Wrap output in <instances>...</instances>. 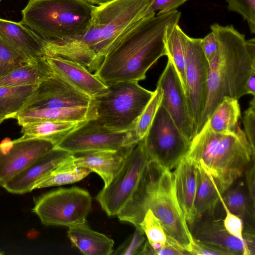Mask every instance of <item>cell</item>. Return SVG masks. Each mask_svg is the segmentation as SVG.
Listing matches in <instances>:
<instances>
[{
	"label": "cell",
	"instance_id": "cell-8",
	"mask_svg": "<svg viewBox=\"0 0 255 255\" xmlns=\"http://www.w3.org/2000/svg\"><path fill=\"white\" fill-rule=\"evenodd\" d=\"M92 207L87 190L77 187L59 188L37 198L32 209L45 226L68 228L84 224Z\"/></svg>",
	"mask_w": 255,
	"mask_h": 255
},
{
	"label": "cell",
	"instance_id": "cell-2",
	"mask_svg": "<svg viewBox=\"0 0 255 255\" xmlns=\"http://www.w3.org/2000/svg\"><path fill=\"white\" fill-rule=\"evenodd\" d=\"M151 0H114L96 6L89 26L80 38L62 44L45 42L44 56L78 62L90 72L96 71L118 37L143 17Z\"/></svg>",
	"mask_w": 255,
	"mask_h": 255
},
{
	"label": "cell",
	"instance_id": "cell-21",
	"mask_svg": "<svg viewBox=\"0 0 255 255\" xmlns=\"http://www.w3.org/2000/svg\"><path fill=\"white\" fill-rule=\"evenodd\" d=\"M173 172L178 201L188 226L194 221V202L198 185V169L185 157Z\"/></svg>",
	"mask_w": 255,
	"mask_h": 255
},
{
	"label": "cell",
	"instance_id": "cell-18",
	"mask_svg": "<svg viewBox=\"0 0 255 255\" xmlns=\"http://www.w3.org/2000/svg\"><path fill=\"white\" fill-rule=\"evenodd\" d=\"M44 58L54 73L92 98L107 90L108 86L81 64L58 57L44 56Z\"/></svg>",
	"mask_w": 255,
	"mask_h": 255
},
{
	"label": "cell",
	"instance_id": "cell-29",
	"mask_svg": "<svg viewBox=\"0 0 255 255\" xmlns=\"http://www.w3.org/2000/svg\"><path fill=\"white\" fill-rule=\"evenodd\" d=\"M221 199L229 210L241 218L243 221L254 222L255 209L253 208L248 192L244 183L232 184L222 194Z\"/></svg>",
	"mask_w": 255,
	"mask_h": 255
},
{
	"label": "cell",
	"instance_id": "cell-46",
	"mask_svg": "<svg viewBox=\"0 0 255 255\" xmlns=\"http://www.w3.org/2000/svg\"><path fill=\"white\" fill-rule=\"evenodd\" d=\"M5 119L2 117V116H0V125L5 120Z\"/></svg>",
	"mask_w": 255,
	"mask_h": 255
},
{
	"label": "cell",
	"instance_id": "cell-24",
	"mask_svg": "<svg viewBox=\"0 0 255 255\" xmlns=\"http://www.w3.org/2000/svg\"><path fill=\"white\" fill-rule=\"evenodd\" d=\"M86 121H44L24 124L21 126L22 135L19 138L44 139L53 142L56 146L69 133Z\"/></svg>",
	"mask_w": 255,
	"mask_h": 255
},
{
	"label": "cell",
	"instance_id": "cell-16",
	"mask_svg": "<svg viewBox=\"0 0 255 255\" xmlns=\"http://www.w3.org/2000/svg\"><path fill=\"white\" fill-rule=\"evenodd\" d=\"M73 154L54 147L33 161L3 187L14 194H24L34 190L35 185Z\"/></svg>",
	"mask_w": 255,
	"mask_h": 255
},
{
	"label": "cell",
	"instance_id": "cell-34",
	"mask_svg": "<svg viewBox=\"0 0 255 255\" xmlns=\"http://www.w3.org/2000/svg\"><path fill=\"white\" fill-rule=\"evenodd\" d=\"M27 63L0 36V78Z\"/></svg>",
	"mask_w": 255,
	"mask_h": 255
},
{
	"label": "cell",
	"instance_id": "cell-27",
	"mask_svg": "<svg viewBox=\"0 0 255 255\" xmlns=\"http://www.w3.org/2000/svg\"><path fill=\"white\" fill-rule=\"evenodd\" d=\"M53 72L42 59L19 66L0 78V86H15L40 83Z\"/></svg>",
	"mask_w": 255,
	"mask_h": 255
},
{
	"label": "cell",
	"instance_id": "cell-3",
	"mask_svg": "<svg viewBox=\"0 0 255 255\" xmlns=\"http://www.w3.org/2000/svg\"><path fill=\"white\" fill-rule=\"evenodd\" d=\"M210 28L218 51L209 64L207 99L196 134L225 96L238 100L246 94V82L255 70V38L246 39L232 25L215 23Z\"/></svg>",
	"mask_w": 255,
	"mask_h": 255
},
{
	"label": "cell",
	"instance_id": "cell-31",
	"mask_svg": "<svg viewBox=\"0 0 255 255\" xmlns=\"http://www.w3.org/2000/svg\"><path fill=\"white\" fill-rule=\"evenodd\" d=\"M182 31L178 23L170 25L166 30L165 44L166 56L172 63L186 95L185 62L181 39Z\"/></svg>",
	"mask_w": 255,
	"mask_h": 255
},
{
	"label": "cell",
	"instance_id": "cell-35",
	"mask_svg": "<svg viewBox=\"0 0 255 255\" xmlns=\"http://www.w3.org/2000/svg\"><path fill=\"white\" fill-rule=\"evenodd\" d=\"M144 234L140 228H135L119 247L114 250L113 255H139L146 242Z\"/></svg>",
	"mask_w": 255,
	"mask_h": 255
},
{
	"label": "cell",
	"instance_id": "cell-38",
	"mask_svg": "<svg viewBox=\"0 0 255 255\" xmlns=\"http://www.w3.org/2000/svg\"><path fill=\"white\" fill-rule=\"evenodd\" d=\"M244 131L251 148L255 153V97L250 102L243 117Z\"/></svg>",
	"mask_w": 255,
	"mask_h": 255
},
{
	"label": "cell",
	"instance_id": "cell-33",
	"mask_svg": "<svg viewBox=\"0 0 255 255\" xmlns=\"http://www.w3.org/2000/svg\"><path fill=\"white\" fill-rule=\"evenodd\" d=\"M139 227L156 255V252L165 243L167 237L160 220L148 209Z\"/></svg>",
	"mask_w": 255,
	"mask_h": 255
},
{
	"label": "cell",
	"instance_id": "cell-12",
	"mask_svg": "<svg viewBox=\"0 0 255 255\" xmlns=\"http://www.w3.org/2000/svg\"><path fill=\"white\" fill-rule=\"evenodd\" d=\"M181 39L185 62L186 96L196 134L207 99L209 63L202 49L201 38L190 37L182 30Z\"/></svg>",
	"mask_w": 255,
	"mask_h": 255
},
{
	"label": "cell",
	"instance_id": "cell-39",
	"mask_svg": "<svg viewBox=\"0 0 255 255\" xmlns=\"http://www.w3.org/2000/svg\"><path fill=\"white\" fill-rule=\"evenodd\" d=\"M188 0H151L143 13V17L158 11L156 15L168 13L175 10Z\"/></svg>",
	"mask_w": 255,
	"mask_h": 255
},
{
	"label": "cell",
	"instance_id": "cell-15",
	"mask_svg": "<svg viewBox=\"0 0 255 255\" xmlns=\"http://www.w3.org/2000/svg\"><path fill=\"white\" fill-rule=\"evenodd\" d=\"M157 85L163 91L161 104L182 134L190 141L195 134L194 122L181 81L169 59Z\"/></svg>",
	"mask_w": 255,
	"mask_h": 255
},
{
	"label": "cell",
	"instance_id": "cell-40",
	"mask_svg": "<svg viewBox=\"0 0 255 255\" xmlns=\"http://www.w3.org/2000/svg\"><path fill=\"white\" fill-rule=\"evenodd\" d=\"M191 246L192 255H231L227 251L193 239Z\"/></svg>",
	"mask_w": 255,
	"mask_h": 255
},
{
	"label": "cell",
	"instance_id": "cell-41",
	"mask_svg": "<svg viewBox=\"0 0 255 255\" xmlns=\"http://www.w3.org/2000/svg\"><path fill=\"white\" fill-rule=\"evenodd\" d=\"M201 45L204 54L209 64L215 57L218 51V44L212 31L201 38Z\"/></svg>",
	"mask_w": 255,
	"mask_h": 255
},
{
	"label": "cell",
	"instance_id": "cell-47",
	"mask_svg": "<svg viewBox=\"0 0 255 255\" xmlns=\"http://www.w3.org/2000/svg\"><path fill=\"white\" fill-rule=\"evenodd\" d=\"M1 1V0H0V3Z\"/></svg>",
	"mask_w": 255,
	"mask_h": 255
},
{
	"label": "cell",
	"instance_id": "cell-7",
	"mask_svg": "<svg viewBox=\"0 0 255 255\" xmlns=\"http://www.w3.org/2000/svg\"><path fill=\"white\" fill-rule=\"evenodd\" d=\"M108 86L103 94L95 98V121L114 131L134 129L136 122L152 98L154 91L137 82H120Z\"/></svg>",
	"mask_w": 255,
	"mask_h": 255
},
{
	"label": "cell",
	"instance_id": "cell-44",
	"mask_svg": "<svg viewBox=\"0 0 255 255\" xmlns=\"http://www.w3.org/2000/svg\"><path fill=\"white\" fill-rule=\"evenodd\" d=\"M245 91L246 94H251L255 96V70H254L248 78L246 85Z\"/></svg>",
	"mask_w": 255,
	"mask_h": 255
},
{
	"label": "cell",
	"instance_id": "cell-19",
	"mask_svg": "<svg viewBox=\"0 0 255 255\" xmlns=\"http://www.w3.org/2000/svg\"><path fill=\"white\" fill-rule=\"evenodd\" d=\"M0 36L28 62L44 57V41L21 22L0 18Z\"/></svg>",
	"mask_w": 255,
	"mask_h": 255
},
{
	"label": "cell",
	"instance_id": "cell-43",
	"mask_svg": "<svg viewBox=\"0 0 255 255\" xmlns=\"http://www.w3.org/2000/svg\"><path fill=\"white\" fill-rule=\"evenodd\" d=\"M255 159L253 160L247 166L244 173L246 175L247 189L253 208L255 209Z\"/></svg>",
	"mask_w": 255,
	"mask_h": 255
},
{
	"label": "cell",
	"instance_id": "cell-32",
	"mask_svg": "<svg viewBox=\"0 0 255 255\" xmlns=\"http://www.w3.org/2000/svg\"><path fill=\"white\" fill-rule=\"evenodd\" d=\"M162 96V90L157 85L152 98L137 119L133 129L134 134L139 141L143 139L146 135L161 104Z\"/></svg>",
	"mask_w": 255,
	"mask_h": 255
},
{
	"label": "cell",
	"instance_id": "cell-42",
	"mask_svg": "<svg viewBox=\"0 0 255 255\" xmlns=\"http://www.w3.org/2000/svg\"><path fill=\"white\" fill-rule=\"evenodd\" d=\"M156 255H183L191 254L178 243L167 236L165 243L156 252Z\"/></svg>",
	"mask_w": 255,
	"mask_h": 255
},
{
	"label": "cell",
	"instance_id": "cell-9",
	"mask_svg": "<svg viewBox=\"0 0 255 255\" xmlns=\"http://www.w3.org/2000/svg\"><path fill=\"white\" fill-rule=\"evenodd\" d=\"M149 161L142 139L132 147L119 172L96 197L108 216H117L129 200Z\"/></svg>",
	"mask_w": 255,
	"mask_h": 255
},
{
	"label": "cell",
	"instance_id": "cell-25",
	"mask_svg": "<svg viewBox=\"0 0 255 255\" xmlns=\"http://www.w3.org/2000/svg\"><path fill=\"white\" fill-rule=\"evenodd\" d=\"M197 168L198 185L194 202V221L214 217L221 194L212 177L201 167Z\"/></svg>",
	"mask_w": 255,
	"mask_h": 255
},
{
	"label": "cell",
	"instance_id": "cell-13",
	"mask_svg": "<svg viewBox=\"0 0 255 255\" xmlns=\"http://www.w3.org/2000/svg\"><path fill=\"white\" fill-rule=\"evenodd\" d=\"M55 146L53 142L44 139H4L0 143V186L3 187Z\"/></svg>",
	"mask_w": 255,
	"mask_h": 255
},
{
	"label": "cell",
	"instance_id": "cell-26",
	"mask_svg": "<svg viewBox=\"0 0 255 255\" xmlns=\"http://www.w3.org/2000/svg\"><path fill=\"white\" fill-rule=\"evenodd\" d=\"M241 116L238 100L225 96L213 111L206 123L209 128L214 132H231L240 128L239 121Z\"/></svg>",
	"mask_w": 255,
	"mask_h": 255
},
{
	"label": "cell",
	"instance_id": "cell-14",
	"mask_svg": "<svg viewBox=\"0 0 255 255\" xmlns=\"http://www.w3.org/2000/svg\"><path fill=\"white\" fill-rule=\"evenodd\" d=\"M94 101L53 72L39 84L23 110L87 106Z\"/></svg>",
	"mask_w": 255,
	"mask_h": 255
},
{
	"label": "cell",
	"instance_id": "cell-6",
	"mask_svg": "<svg viewBox=\"0 0 255 255\" xmlns=\"http://www.w3.org/2000/svg\"><path fill=\"white\" fill-rule=\"evenodd\" d=\"M95 6L80 0H29L20 22L46 42L65 44L85 33Z\"/></svg>",
	"mask_w": 255,
	"mask_h": 255
},
{
	"label": "cell",
	"instance_id": "cell-28",
	"mask_svg": "<svg viewBox=\"0 0 255 255\" xmlns=\"http://www.w3.org/2000/svg\"><path fill=\"white\" fill-rule=\"evenodd\" d=\"M39 84L0 86V116L5 120L14 118L23 109Z\"/></svg>",
	"mask_w": 255,
	"mask_h": 255
},
{
	"label": "cell",
	"instance_id": "cell-11",
	"mask_svg": "<svg viewBox=\"0 0 255 255\" xmlns=\"http://www.w3.org/2000/svg\"><path fill=\"white\" fill-rule=\"evenodd\" d=\"M139 141L133 129L114 131L92 119L69 133L55 147L75 154L93 150L124 149Z\"/></svg>",
	"mask_w": 255,
	"mask_h": 255
},
{
	"label": "cell",
	"instance_id": "cell-1",
	"mask_svg": "<svg viewBox=\"0 0 255 255\" xmlns=\"http://www.w3.org/2000/svg\"><path fill=\"white\" fill-rule=\"evenodd\" d=\"M181 15L177 9L153 12L133 23L115 40L94 75L107 86L144 80L148 69L166 55V30L178 23Z\"/></svg>",
	"mask_w": 255,
	"mask_h": 255
},
{
	"label": "cell",
	"instance_id": "cell-17",
	"mask_svg": "<svg viewBox=\"0 0 255 255\" xmlns=\"http://www.w3.org/2000/svg\"><path fill=\"white\" fill-rule=\"evenodd\" d=\"M189 228L193 239L225 250L231 255H255L248 245L227 231L220 220L214 217L201 218Z\"/></svg>",
	"mask_w": 255,
	"mask_h": 255
},
{
	"label": "cell",
	"instance_id": "cell-36",
	"mask_svg": "<svg viewBox=\"0 0 255 255\" xmlns=\"http://www.w3.org/2000/svg\"><path fill=\"white\" fill-rule=\"evenodd\" d=\"M229 10L237 12L246 20L251 33L255 32V0H226Z\"/></svg>",
	"mask_w": 255,
	"mask_h": 255
},
{
	"label": "cell",
	"instance_id": "cell-22",
	"mask_svg": "<svg viewBox=\"0 0 255 255\" xmlns=\"http://www.w3.org/2000/svg\"><path fill=\"white\" fill-rule=\"evenodd\" d=\"M96 117V104L87 106L23 110L14 117L19 126L28 123L70 121H86Z\"/></svg>",
	"mask_w": 255,
	"mask_h": 255
},
{
	"label": "cell",
	"instance_id": "cell-45",
	"mask_svg": "<svg viewBox=\"0 0 255 255\" xmlns=\"http://www.w3.org/2000/svg\"><path fill=\"white\" fill-rule=\"evenodd\" d=\"M85 3L97 6L102 5L110 2H111L114 0H80Z\"/></svg>",
	"mask_w": 255,
	"mask_h": 255
},
{
	"label": "cell",
	"instance_id": "cell-5",
	"mask_svg": "<svg viewBox=\"0 0 255 255\" xmlns=\"http://www.w3.org/2000/svg\"><path fill=\"white\" fill-rule=\"evenodd\" d=\"M255 155L241 128L219 133L206 122L190 141L185 157L210 175L222 194L243 174Z\"/></svg>",
	"mask_w": 255,
	"mask_h": 255
},
{
	"label": "cell",
	"instance_id": "cell-30",
	"mask_svg": "<svg viewBox=\"0 0 255 255\" xmlns=\"http://www.w3.org/2000/svg\"><path fill=\"white\" fill-rule=\"evenodd\" d=\"M74 154L37 183L34 189L74 183L87 177L91 171L71 162Z\"/></svg>",
	"mask_w": 255,
	"mask_h": 255
},
{
	"label": "cell",
	"instance_id": "cell-20",
	"mask_svg": "<svg viewBox=\"0 0 255 255\" xmlns=\"http://www.w3.org/2000/svg\"><path fill=\"white\" fill-rule=\"evenodd\" d=\"M133 146L124 149L93 150L75 153L71 162L76 166L86 168L96 173L103 179L104 187H106L119 172Z\"/></svg>",
	"mask_w": 255,
	"mask_h": 255
},
{
	"label": "cell",
	"instance_id": "cell-23",
	"mask_svg": "<svg viewBox=\"0 0 255 255\" xmlns=\"http://www.w3.org/2000/svg\"><path fill=\"white\" fill-rule=\"evenodd\" d=\"M67 236L72 245L86 255H111L114 251V241L91 229L87 223L69 227Z\"/></svg>",
	"mask_w": 255,
	"mask_h": 255
},
{
	"label": "cell",
	"instance_id": "cell-4",
	"mask_svg": "<svg viewBox=\"0 0 255 255\" xmlns=\"http://www.w3.org/2000/svg\"><path fill=\"white\" fill-rule=\"evenodd\" d=\"M148 209L160 220L167 236L191 253L193 239L177 200L173 172L151 160L119 215L123 221L139 228Z\"/></svg>",
	"mask_w": 255,
	"mask_h": 255
},
{
	"label": "cell",
	"instance_id": "cell-10",
	"mask_svg": "<svg viewBox=\"0 0 255 255\" xmlns=\"http://www.w3.org/2000/svg\"><path fill=\"white\" fill-rule=\"evenodd\" d=\"M143 139L150 160L169 170L185 157L190 142L161 104Z\"/></svg>",
	"mask_w": 255,
	"mask_h": 255
},
{
	"label": "cell",
	"instance_id": "cell-37",
	"mask_svg": "<svg viewBox=\"0 0 255 255\" xmlns=\"http://www.w3.org/2000/svg\"><path fill=\"white\" fill-rule=\"evenodd\" d=\"M220 201L225 211L226 215L223 221L225 229L231 235L248 245L255 252V248L247 243L244 236V223L243 220L230 212L221 199H220Z\"/></svg>",
	"mask_w": 255,
	"mask_h": 255
}]
</instances>
